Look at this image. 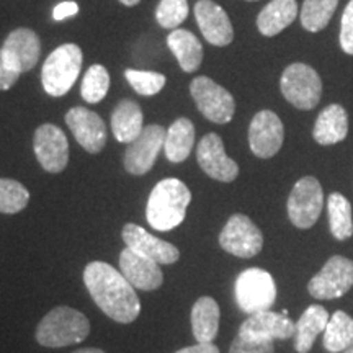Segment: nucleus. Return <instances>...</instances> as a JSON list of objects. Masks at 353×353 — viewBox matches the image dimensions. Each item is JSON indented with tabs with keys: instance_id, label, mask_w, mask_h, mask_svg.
Wrapping results in <instances>:
<instances>
[{
	"instance_id": "nucleus-12",
	"label": "nucleus",
	"mask_w": 353,
	"mask_h": 353,
	"mask_svg": "<svg viewBox=\"0 0 353 353\" xmlns=\"http://www.w3.org/2000/svg\"><path fill=\"white\" fill-rule=\"evenodd\" d=\"M33 149L39 165L50 174H59L68 167L69 143L64 131L56 125L46 123L34 131Z\"/></svg>"
},
{
	"instance_id": "nucleus-6",
	"label": "nucleus",
	"mask_w": 353,
	"mask_h": 353,
	"mask_svg": "<svg viewBox=\"0 0 353 353\" xmlns=\"http://www.w3.org/2000/svg\"><path fill=\"white\" fill-rule=\"evenodd\" d=\"M281 94L293 107L312 110L322 95V81L311 65L294 63L285 69L280 81Z\"/></svg>"
},
{
	"instance_id": "nucleus-13",
	"label": "nucleus",
	"mask_w": 353,
	"mask_h": 353,
	"mask_svg": "<svg viewBox=\"0 0 353 353\" xmlns=\"http://www.w3.org/2000/svg\"><path fill=\"white\" fill-rule=\"evenodd\" d=\"M286 314H288V311H263L257 312V314H250L242 322L237 335L255 342L286 341L296 334V324Z\"/></svg>"
},
{
	"instance_id": "nucleus-11",
	"label": "nucleus",
	"mask_w": 353,
	"mask_h": 353,
	"mask_svg": "<svg viewBox=\"0 0 353 353\" xmlns=\"http://www.w3.org/2000/svg\"><path fill=\"white\" fill-rule=\"evenodd\" d=\"M165 130L161 125L145 126L139 138L128 144L123 164L131 175H144L156 164L159 152L164 148Z\"/></svg>"
},
{
	"instance_id": "nucleus-18",
	"label": "nucleus",
	"mask_w": 353,
	"mask_h": 353,
	"mask_svg": "<svg viewBox=\"0 0 353 353\" xmlns=\"http://www.w3.org/2000/svg\"><path fill=\"white\" fill-rule=\"evenodd\" d=\"M121 236L126 247L145 255V257L157 263L170 265L180 259V250L174 244L152 236V234H149L144 228L138 226V224H126L123 228Z\"/></svg>"
},
{
	"instance_id": "nucleus-15",
	"label": "nucleus",
	"mask_w": 353,
	"mask_h": 353,
	"mask_svg": "<svg viewBox=\"0 0 353 353\" xmlns=\"http://www.w3.org/2000/svg\"><path fill=\"white\" fill-rule=\"evenodd\" d=\"M285 128L280 118L270 110H262L252 118L249 126V144L255 156L270 159L281 149Z\"/></svg>"
},
{
	"instance_id": "nucleus-14",
	"label": "nucleus",
	"mask_w": 353,
	"mask_h": 353,
	"mask_svg": "<svg viewBox=\"0 0 353 353\" xmlns=\"http://www.w3.org/2000/svg\"><path fill=\"white\" fill-rule=\"evenodd\" d=\"M196 159L201 170L218 182L229 183L239 175V165L224 151V143L216 132L203 136L196 148Z\"/></svg>"
},
{
	"instance_id": "nucleus-42",
	"label": "nucleus",
	"mask_w": 353,
	"mask_h": 353,
	"mask_svg": "<svg viewBox=\"0 0 353 353\" xmlns=\"http://www.w3.org/2000/svg\"><path fill=\"white\" fill-rule=\"evenodd\" d=\"M343 353H353V345H352V347H348V348H347V350H345V352H343Z\"/></svg>"
},
{
	"instance_id": "nucleus-16",
	"label": "nucleus",
	"mask_w": 353,
	"mask_h": 353,
	"mask_svg": "<svg viewBox=\"0 0 353 353\" xmlns=\"http://www.w3.org/2000/svg\"><path fill=\"white\" fill-rule=\"evenodd\" d=\"M41 54V41L30 28H17L3 41L2 56L7 65L15 72L23 74L37 65Z\"/></svg>"
},
{
	"instance_id": "nucleus-28",
	"label": "nucleus",
	"mask_w": 353,
	"mask_h": 353,
	"mask_svg": "<svg viewBox=\"0 0 353 353\" xmlns=\"http://www.w3.org/2000/svg\"><path fill=\"white\" fill-rule=\"evenodd\" d=\"M353 345V319L347 312L335 311L324 330V348L329 353L345 352Z\"/></svg>"
},
{
	"instance_id": "nucleus-27",
	"label": "nucleus",
	"mask_w": 353,
	"mask_h": 353,
	"mask_svg": "<svg viewBox=\"0 0 353 353\" xmlns=\"http://www.w3.org/2000/svg\"><path fill=\"white\" fill-rule=\"evenodd\" d=\"M219 306L213 298L203 296L193 304L192 329L198 342H213L219 330Z\"/></svg>"
},
{
	"instance_id": "nucleus-24",
	"label": "nucleus",
	"mask_w": 353,
	"mask_h": 353,
	"mask_svg": "<svg viewBox=\"0 0 353 353\" xmlns=\"http://www.w3.org/2000/svg\"><path fill=\"white\" fill-rule=\"evenodd\" d=\"M330 314L327 309L321 304H312L303 312L296 322V334H294V348L299 353H307L314 345L316 337L324 332L327 327Z\"/></svg>"
},
{
	"instance_id": "nucleus-41",
	"label": "nucleus",
	"mask_w": 353,
	"mask_h": 353,
	"mask_svg": "<svg viewBox=\"0 0 353 353\" xmlns=\"http://www.w3.org/2000/svg\"><path fill=\"white\" fill-rule=\"evenodd\" d=\"M120 2L126 7H134V6H138L141 0H120Z\"/></svg>"
},
{
	"instance_id": "nucleus-31",
	"label": "nucleus",
	"mask_w": 353,
	"mask_h": 353,
	"mask_svg": "<svg viewBox=\"0 0 353 353\" xmlns=\"http://www.w3.org/2000/svg\"><path fill=\"white\" fill-rule=\"evenodd\" d=\"M110 88V74L101 64H94L88 68L82 79L81 94L87 103H99L105 99Z\"/></svg>"
},
{
	"instance_id": "nucleus-38",
	"label": "nucleus",
	"mask_w": 353,
	"mask_h": 353,
	"mask_svg": "<svg viewBox=\"0 0 353 353\" xmlns=\"http://www.w3.org/2000/svg\"><path fill=\"white\" fill-rule=\"evenodd\" d=\"M79 12V6L76 2H61L59 6L54 7V10H52V19L56 21H61V20H65L69 19V17H74L77 15Z\"/></svg>"
},
{
	"instance_id": "nucleus-34",
	"label": "nucleus",
	"mask_w": 353,
	"mask_h": 353,
	"mask_svg": "<svg viewBox=\"0 0 353 353\" xmlns=\"http://www.w3.org/2000/svg\"><path fill=\"white\" fill-rule=\"evenodd\" d=\"M187 17V0H161L156 8V20L162 28H176Z\"/></svg>"
},
{
	"instance_id": "nucleus-8",
	"label": "nucleus",
	"mask_w": 353,
	"mask_h": 353,
	"mask_svg": "<svg viewBox=\"0 0 353 353\" xmlns=\"http://www.w3.org/2000/svg\"><path fill=\"white\" fill-rule=\"evenodd\" d=\"M190 94L195 100L198 110L210 121L226 125L232 120L236 112V101L224 87L216 83L213 79L196 77L190 85Z\"/></svg>"
},
{
	"instance_id": "nucleus-5",
	"label": "nucleus",
	"mask_w": 353,
	"mask_h": 353,
	"mask_svg": "<svg viewBox=\"0 0 353 353\" xmlns=\"http://www.w3.org/2000/svg\"><path fill=\"white\" fill-rule=\"evenodd\" d=\"M234 294L239 307L247 314L270 311L276 299L275 280L262 268H247L237 276Z\"/></svg>"
},
{
	"instance_id": "nucleus-36",
	"label": "nucleus",
	"mask_w": 353,
	"mask_h": 353,
	"mask_svg": "<svg viewBox=\"0 0 353 353\" xmlns=\"http://www.w3.org/2000/svg\"><path fill=\"white\" fill-rule=\"evenodd\" d=\"M229 353H273V342H255L237 335Z\"/></svg>"
},
{
	"instance_id": "nucleus-37",
	"label": "nucleus",
	"mask_w": 353,
	"mask_h": 353,
	"mask_svg": "<svg viewBox=\"0 0 353 353\" xmlns=\"http://www.w3.org/2000/svg\"><path fill=\"white\" fill-rule=\"evenodd\" d=\"M20 74L10 69L2 56V50H0V90H8L19 81Z\"/></svg>"
},
{
	"instance_id": "nucleus-19",
	"label": "nucleus",
	"mask_w": 353,
	"mask_h": 353,
	"mask_svg": "<svg viewBox=\"0 0 353 353\" xmlns=\"http://www.w3.org/2000/svg\"><path fill=\"white\" fill-rule=\"evenodd\" d=\"M120 270L136 290L152 291L164 283V273L159 263L130 247L120 254Z\"/></svg>"
},
{
	"instance_id": "nucleus-21",
	"label": "nucleus",
	"mask_w": 353,
	"mask_h": 353,
	"mask_svg": "<svg viewBox=\"0 0 353 353\" xmlns=\"http://www.w3.org/2000/svg\"><path fill=\"white\" fill-rule=\"evenodd\" d=\"M348 117L345 108L332 103L325 107L317 117L312 136L321 145H332L347 138Z\"/></svg>"
},
{
	"instance_id": "nucleus-32",
	"label": "nucleus",
	"mask_w": 353,
	"mask_h": 353,
	"mask_svg": "<svg viewBox=\"0 0 353 353\" xmlns=\"http://www.w3.org/2000/svg\"><path fill=\"white\" fill-rule=\"evenodd\" d=\"M30 192L23 185L12 179H0V213L17 214L26 208Z\"/></svg>"
},
{
	"instance_id": "nucleus-43",
	"label": "nucleus",
	"mask_w": 353,
	"mask_h": 353,
	"mask_svg": "<svg viewBox=\"0 0 353 353\" xmlns=\"http://www.w3.org/2000/svg\"><path fill=\"white\" fill-rule=\"evenodd\" d=\"M249 2H255V0H249Z\"/></svg>"
},
{
	"instance_id": "nucleus-17",
	"label": "nucleus",
	"mask_w": 353,
	"mask_h": 353,
	"mask_svg": "<svg viewBox=\"0 0 353 353\" xmlns=\"http://www.w3.org/2000/svg\"><path fill=\"white\" fill-rule=\"evenodd\" d=\"M65 125L87 152L99 154L103 151L107 144V126L95 112L85 107L70 108L65 114Z\"/></svg>"
},
{
	"instance_id": "nucleus-30",
	"label": "nucleus",
	"mask_w": 353,
	"mask_h": 353,
	"mask_svg": "<svg viewBox=\"0 0 353 353\" xmlns=\"http://www.w3.org/2000/svg\"><path fill=\"white\" fill-rule=\"evenodd\" d=\"M339 0H304L301 8V23L307 32L317 33L329 25Z\"/></svg>"
},
{
	"instance_id": "nucleus-40",
	"label": "nucleus",
	"mask_w": 353,
	"mask_h": 353,
	"mask_svg": "<svg viewBox=\"0 0 353 353\" xmlns=\"http://www.w3.org/2000/svg\"><path fill=\"white\" fill-rule=\"evenodd\" d=\"M72 353H105L103 350H100V348H94V347H88V348H81V350H76Z\"/></svg>"
},
{
	"instance_id": "nucleus-29",
	"label": "nucleus",
	"mask_w": 353,
	"mask_h": 353,
	"mask_svg": "<svg viewBox=\"0 0 353 353\" xmlns=\"http://www.w3.org/2000/svg\"><path fill=\"white\" fill-rule=\"evenodd\" d=\"M330 232L337 241H347L353 234L352 205L342 193H332L327 200Z\"/></svg>"
},
{
	"instance_id": "nucleus-1",
	"label": "nucleus",
	"mask_w": 353,
	"mask_h": 353,
	"mask_svg": "<svg viewBox=\"0 0 353 353\" xmlns=\"http://www.w3.org/2000/svg\"><path fill=\"white\" fill-rule=\"evenodd\" d=\"M83 283L97 306L121 324L138 319L141 303L136 288L121 272L105 262H90L83 270Z\"/></svg>"
},
{
	"instance_id": "nucleus-4",
	"label": "nucleus",
	"mask_w": 353,
	"mask_h": 353,
	"mask_svg": "<svg viewBox=\"0 0 353 353\" xmlns=\"http://www.w3.org/2000/svg\"><path fill=\"white\" fill-rule=\"evenodd\" d=\"M82 69V50L74 43L56 48L46 57L41 70L43 88L48 95L63 97L76 83Z\"/></svg>"
},
{
	"instance_id": "nucleus-22",
	"label": "nucleus",
	"mask_w": 353,
	"mask_h": 353,
	"mask_svg": "<svg viewBox=\"0 0 353 353\" xmlns=\"http://www.w3.org/2000/svg\"><path fill=\"white\" fill-rule=\"evenodd\" d=\"M112 130L118 143L131 144L143 132V110L136 101L121 100L112 113Z\"/></svg>"
},
{
	"instance_id": "nucleus-3",
	"label": "nucleus",
	"mask_w": 353,
	"mask_h": 353,
	"mask_svg": "<svg viewBox=\"0 0 353 353\" xmlns=\"http://www.w3.org/2000/svg\"><path fill=\"white\" fill-rule=\"evenodd\" d=\"M88 334L90 322L85 314L74 307L57 306L39 321L37 341L43 347L61 348L83 342Z\"/></svg>"
},
{
	"instance_id": "nucleus-20",
	"label": "nucleus",
	"mask_w": 353,
	"mask_h": 353,
	"mask_svg": "<svg viewBox=\"0 0 353 353\" xmlns=\"http://www.w3.org/2000/svg\"><path fill=\"white\" fill-rule=\"evenodd\" d=\"M195 19L205 39L214 46H228L234 39V30L224 8L213 0H200L195 6Z\"/></svg>"
},
{
	"instance_id": "nucleus-39",
	"label": "nucleus",
	"mask_w": 353,
	"mask_h": 353,
	"mask_svg": "<svg viewBox=\"0 0 353 353\" xmlns=\"http://www.w3.org/2000/svg\"><path fill=\"white\" fill-rule=\"evenodd\" d=\"M175 353H219V348L213 342H198L196 345L185 347Z\"/></svg>"
},
{
	"instance_id": "nucleus-33",
	"label": "nucleus",
	"mask_w": 353,
	"mask_h": 353,
	"mask_svg": "<svg viewBox=\"0 0 353 353\" xmlns=\"http://www.w3.org/2000/svg\"><path fill=\"white\" fill-rule=\"evenodd\" d=\"M125 77L130 82L132 90L144 97H152L159 94L165 85L164 74L152 72V70L128 69L125 72Z\"/></svg>"
},
{
	"instance_id": "nucleus-2",
	"label": "nucleus",
	"mask_w": 353,
	"mask_h": 353,
	"mask_svg": "<svg viewBox=\"0 0 353 353\" xmlns=\"http://www.w3.org/2000/svg\"><path fill=\"white\" fill-rule=\"evenodd\" d=\"M192 193L179 179H164L152 188L145 208V218L156 231H172L183 223Z\"/></svg>"
},
{
	"instance_id": "nucleus-35",
	"label": "nucleus",
	"mask_w": 353,
	"mask_h": 353,
	"mask_svg": "<svg viewBox=\"0 0 353 353\" xmlns=\"http://www.w3.org/2000/svg\"><path fill=\"white\" fill-rule=\"evenodd\" d=\"M341 46L347 54H353V0L348 2L342 15Z\"/></svg>"
},
{
	"instance_id": "nucleus-7",
	"label": "nucleus",
	"mask_w": 353,
	"mask_h": 353,
	"mask_svg": "<svg viewBox=\"0 0 353 353\" xmlns=\"http://www.w3.org/2000/svg\"><path fill=\"white\" fill-rule=\"evenodd\" d=\"M290 221L299 229L312 228L324 208V193L319 180L314 176H303L294 183L288 198Z\"/></svg>"
},
{
	"instance_id": "nucleus-10",
	"label": "nucleus",
	"mask_w": 353,
	"mask_h": 353,
	"mask_svg": "<svg viewBox=\"0 0 353 353\" xmlns=\"http://www.w3.org/2000/svg\"><path fill=\"white\" fill-rule=\"evenodd\" d=\"M219 245L241 259L255 257L263 247L262 231L245 214H232L219 234Z\"/></svg>"
},
{
	"instance_id": "nucleus-23",
	"label": "nucleus",
	"mask_w": 353,
	"mask_h": 353,
	"mask_svg": "<svg viewBox=\"0 0 353 353\" xmlns=\"http://www.w3.org/2000/svg\"><path fill=\"white\" fill-rule=\"evenodd\" d=\"M298 17L296 0H272L257 17V28L263 37H275L293 23Z\"/></svg>"
},
{
	"instance_id": "nucleus-25",
	"label": "nucleus",
	"mask_w": 353,
	"mask_h": 353,
	"mask_svg": "<svg viewBox=\"0 0 353 353\" xmlns=\"http://www.w3.org/2000/svg\"><path fill=\"white\" fill-rule=\"evenodd\" d=\"M167 46L174 52L185 72H195L203 61V46L195 34L188 30L176 28L167 37Z\"/></svg>"
},
{
	"instance_id": "nucleus-26",
	"label": "nucleus",
	"mask_w": 353,
	"mask_h": 353,
	"mask_svg": "<svg viewBox=\"0 0 353 353\" xmlns=\"http://www.w3.org/2000/svg\"><path fill=\"white\" fill-rule=\"evenodd\" d=\"M195 144V126L188 118H179L172 123L165 134V157L174 164L187 161Z\"/></svg>"
},
{
	"instance_id": "nucleus-9",
	"label": "nucleus",
	"mask_w": 353,
	"mask_h": 353,
	"mask_svg": "<svg viewBox=\"0 0 353 353\" xmlns=\"http://www.w3.org/2000/svg\"><path fill=\"white\" fill-rule=\"evenodd\" d=\"M353 286V262L342 255H334L319 273L309 281L307 291L316 299L341 298Z\"/></svg>"
}]
</instances>
